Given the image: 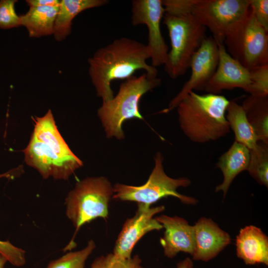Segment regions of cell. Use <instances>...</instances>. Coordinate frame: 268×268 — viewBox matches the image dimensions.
Here are the masks:
<instances>
[{"label": "cell", "mask_w": 268, "mask_h": 268, "mask_svg": "<svg viewBox=\"0 0 268 268\" xmlns=\"http://www.w3.org/2000/svg\"><path fill=\"white\" fill-rule=\"evenodd\" d=\"M258 183L268 186V144L258 142L257 147L250 150L247 170Z\"/></svg>", "instance_id": "603a6c76"}, {"label": "cell", "mask_w": 268, "mask_h": 268, "mask_svg": "<svg viewBox=\"0 0 268 268\" xmlns=\"http://www.w3.org/2000/svg\"><path fill=\"white\" fill-rule=\"evenodd\" d=\"M108 2L107 0H61L53 34L55 40L60 42L70 34L72 21L79 13L88 9L103 6Z\"/></svg>", "instance_id": "ac0fdd59"}, {"label": "cell", "mask_w": 268, "mask_h": 268, "mask_svg": "<svg viewBox=\"0 0 268 268\" xmlns=\"http://www.w3.org/2000/svg\"><path fill=\"white\" fill-rule=\"evenodd\" d=\"M198 0H162L165 13L175 16L192 13Z\"/></svg>", "instance_id": "83f0119b"}, {"label": "cell", "mask_w": 268, "mask_h": 268, "mask_svg": "<svg viewBox=\"0 0 268 268\" xmlns=\"http://www.w3.org/2000/svg\"><path fill=\"white\" fill-rule=\"evenodd\" d=\"M23 152L25 163L36 169L44 179L52 177L55 179L67 180L83 165L77 156L66 158L58 155L33 134Z\"/></svg>", "instance_id": "8fae6325"}, {"label": "cell", "mask_w": 268, "mask_h": 268, "mask_svg": "<svg viewBox=\"0 0 268 268\" xmlns=\"http://www.w3.org/2000/svg\"><path fill=\"white\" fill-rule=\"evenodd\" d=\"M149 59L146 45L127 37L116 39L98 49L88 60L89 75L97 95L103 102L111 100L114 97L112 81L126 80L138 70L157 77V68L146 63Z\"/></svg>", "instance_id": "6da1fadb"}, {"label": "cell", "mask_w": 268, "mask_h": 268, "mask_svg": "<svg viewBox=\"0 0 268 268\" xmlns=\"http://www.w3.org/2000/svg\"><path fill=\"white\" fill-rule=\"evenodd\" d=\"M59 6H29L20 15V26L25 27L31 38H40L53 34Z\"/></svg>", "instance_id": "ffe728a7"}, {"label": "cell", "mask_w": 268, "mask_h": 268, "mask_svg": "<svg viewBox=\"0 0 268 268\" xmlns=\"http://www.w3.org/2000/svg\"><path fill=\"white\" fill-rule=\"evenodd\" d=\"M164 158L160 152L154 157V166L146 182L141 186H134L117 183L113 186V199L121 201L136 202L148 205L169 196L175 197L182 203L195 204L197 200L192 197L179 193L180 187H187L191 181L186 177L173 178L168 176L163 168Z\"/></svg>", "instance_id": "8992f818"}, {"label": "cell", "mask_w": 268, "mask_h": 268, "mask_svg": "<svg viewBox=\"0 0 268 268\" xmlns=\"http://www.w3.org/2000/svg\"><path fill=\"white\" fill-rule=\"evenodd\" d=\"M250 70L252 83L249 93L253 95H268V64Z\"/></svg>", "instance_id": "d4e9b609"}, {"label": "cell", "mask_w": 268, "mask_h": 268, "mask_svg": "<svg viewBox=\"0 0 268 268\" xmlns=\"http://www.w3.org/2000/svg\"><path fill=\"white\" fill-rule=\"evenodd\" d=\"M251 11L257 22L268 31V0H249Z\"/></svg>", "instance_id": "f1b7e54d"}, {"label": "cell", "mask_w": 268, "mask_h": 268, "mask_svg": "<svg viewBox=\"0 0 268 268\" xmlns=\"http://www.w3.org/2000/svg\"><path fill=\"white\" fill-rule=\"evenodd\" d=\"M237 257L247 265H268V238L255 226L241 229L236 239Z\"/></svg>", "instance_id": "2e32d148"}, {"label": "cell", "mask_w": 268, "mask_h": 268, "mask_svg": "<svg viewBox=\"0 0 268 268\" xmlns=\"http://www.w3.org/2000/svg\"><path fill=\"white\" fill-rule=\"evenodd\" d=\"M107 268H145L141 266V260L135 255L126 259H114L112 253L109 254Z\"/></svg>", "instance_id": "f546056e"}, {"label": "cell", "mask_w": 268, "mask_h": 268, "mask_svg": "<svg viewBox=\"0 0 268 268\" xmlns=\"http://www.w3.org/2000/svg\"><path fill=\"white\" fill-rule=\"evenodd\" d=\"M217 43L218 64L204 90L207 93L219 94L223 90L236 88L249 93L252 83L250 69L243 66L227 52L224 43Z\"/></svg>", "instance_id": "4fadbf2b"}, {"label": "cell", "mask_w": 268, "mask_h": 268, "mask_svg": "<svg viewBox=\"0 0 268 268\" xmlns=\"http://www.w3.org/2000/svg\"><path fill=\"white\" fill-rule=\"evenodd\" d=\"M17 0H0V28L11 29L20 26V15L15 9Z\"/></svg>", "instance_id": "484cf974"}, {"label": "cell", "mask_w": 268, "mask_h": 268, "mask_svg": "<svg viewBox=\"0 0 268 268\" xmlns=\"http://www.w3.org/2000/svg\"><path fill=\"white\" fill-rule=\"evenodd\" d=\"M33 119L34 128L32 134L38 140L48 145L61 157L72 158L76 156L59 132L50 109L43 116Z\"/></svg>", "instance_id": "d6986e66"}, {"label": "cell", "mask_w": 268, "mask_h": 268, "mask_svg": "<svg viewBox=\"0 0 268 268\" xmlns=\"http://www.w3.org/2000/svg\"><path fill=\"white\" fill-rule=\"evenodd\" d=\"M164 209L163 205L151 207L147 204L137 203L134 215L126 220L117 237L112 253L113 259L131 258L135 244L144 235L163 229L154 216Z\"/></svg>", "instance_id": "30bf717a"}, {"label": "cell", "mask_w": 268, "mask_h": 268, "mask_svg": "<svg viewBox=\"0 0 268 268\" xmlns=\"http://www.w3.org/2000/svg\"><path fill=\"white\" fill-rule=\"evenodd\" d=\"M250 12L249 0H198L192 14L212 33L218 43Z\"/></svg>", "instance_id": "ba28073f"}, {"label": "cell", "mask_w": 268, "mask_h": 268, "mask_svg": "<svg viewBox=\"0 0 268 268\" xmlns=\"http://www.w3.org/2000/svg\"><path fill=\"white\" fill-rule=\"evenodd\" d=\"M59 0H26L25 1L29 6H59Z\"/></svg>", "instance_id": "4dcf8cb0"}, {"label": "cell", "mask_w": 268, "mask_h": 268, "mask_svg": "<svg viewBox=\"0 0 268 268\" xmlns=\"http://www.w3.org/2000/svg\"><path fill=\"white\" fill-rule=\"evenodd\" d=\"M132 24H145L148 29V44L151 66L164 65L169 47L162 36L160 23L165 11L162 0H133L132 1Z\"/></svg>", "instance_id": "9c48e42d"}, {"label": "cell", "mask_w": 268, "mask_h": 268, "mask_svg": "<svg viewBox=\"0 0 268 268\" xmlns=\"http://www.w3.org/2000/svg\"><path fill=\"white\" fill-rule=\"evenodd\" d=\"M229 101L220 94H199L192 91L177 106L178 121L192 141L203 143L226 136L230 131L226 119Z\"/></svg>", "instance_id": "7a4b0ae2"}, {"label": "cell", "mask_w": 268, "mask_h": 268, "mask_svg": "<svg viewBox=\"0 0 268 268\" xmlns=\"http://www.w3.org/2000/svg\"><path fill=\"white\" fill-rule=\"evenodd\" d=\"M161 80L144 73L139 76H132L122 82L115 96L103 102L97 115L108 138L123 139L124 122L132 119H143L139 112L140 99L147 92L160 85Z\"/></svg>", "instance_id": "3957f363"}, {"label": "cell", "mask_w": 268, "mask_h": 268, "mask_svg": "<svg viewBox=\"0 0 268 268\" xmlns=\"http://www.w3.org/2000/svg\"><path fill=\"white\" fill-rule=\"evenodd\" d=\"M177 268H194L193 263L191 259L186 258L177 264Z\"/></svg>", "instance_id": "d6a6232c"}, {"label": "cell", "mask_w": 268, "mask_h": 268, "mask_svg": "<svg viewBox=\"0 0 268 268\" xmlns=\"http://www.w3.org/2000/svg\"><path fill=\"white\" fill-rule=\"evenodd\" d=\"M195 245L193 260L208 262L231 243L229 234L212 219L201 217L194 225Z\"/></svg>", "instance_id": "9a60e30c"}, {"label": "cell", "mask_w": 268, "mask_h": 268, "mask_svg": "<svg viewBox=\"0 0 268 268\" xmlns=\"http://www.w3.org/2000/svg\"><path fill=\"white\" fill-rule=\"evenodd\" d=\"M163 19L171 44L164 70L176 79L190 68L193 57L206 37V28L192 13L175 16L164 13Z\"/></svg>", "instance_id": "5b68a950"}, {"label": "cell", "mask_w": 268, "mask_h": 268, "mask_svg": "<svg viewBox=\"0 0 268 268\" xmlns=\"http://www.w3.org/2000/svg\"><path fill=\"white\" fill-rule=\"evenodd\" d=\"M95 248L94 241L90 240L82 249L69 252L51 261L46 268H84L87 259Z\"/></svg>", "instance_id": "cb8c5ba5"}, {"label": "cell", "mask_w": 268, "mask_h": 268, "mask_svg": "<svg viewBox=\"0 0 268 268\" xmlns=\"http://www.w3.org/2000/svg\"><path fill=\"white\" fill-rule=\"evenodd\" d=\"M242 106L258 142L268 144V95H250Z\"/></svg>", "instance_id": "7402d4cb"}, {"label": "cell", "mask_w": 268, "mask_h": 268, "mask_svg": "<svg viewBox=\"0 0 268 268\" xmlns=\"http://www.w3.org/2000/svg\"><path fill=\"white\" fill-rule=\"evenodd\" d=\"M0 253L13 266L22 267L26 263L25 252L8 241H0Z\"/></svg>", "instance_id": "4316f807"}, {"label": "cell", "mask_w": 268, "mask_h": 268, "mask_svg": "<svg viewBox=\"0 0 268 268\" xmlns=\"http://www.w3.org/2000/svg\"><path fill=\"white\" fill-rule=\"evenodd\" d=\"M7 262L5 258L0 253V268H4Z\"/></svg>", "instance_id": "836d02e7"}, {"label": "cell", "mask_w": 268, "mask_h": 268, "mask_svg": "<svg viewBox=\"0 0 268 268\" xmlns=\"http://www.w3.org/2000/svg\"><path fill=\"white\" fill-rule=\"evenodd\" d=\"M250 160V150L244 145L234 141L229 148L218 158L216 167L220 169L223 179L217 185L215 192H222L225 198L236 177L242 171L247 170Z\"/></svg>", "instance_id": "e0dca14e"}, {"label": "cell", "mask_w": 268, "mask_h": 268, "mask_svg": "<svg viewBox=\"0 0 268 268\" xmlns=\"http://www.w3.org/2000/svg\"><path fill=\"white\" fill-rule=\"evenodd\" d=\"M218 48L212 36L207 37L191 60V74L181 90L170 101L168 107L162 111L167 113L176 108L180 101L192 91L204 90L216 69Z\"/></svg>", "instance_id": "7c38bea8"}, {"label": "cell", "mask_w": 268, "mask_h": 268, "mask_svg": "<svg viewBox=\"0 0 268 268\" xmlns=\"http://www.w3.org/2000/svg\"><path fill=\"white\" fill-rule=\"evenodd\" d=\"M109 254L96 258L89 268H107Z\"/></svg>", "instance_id": "1f68e13d"}, {"label": "cell", "mask_w": 268, "mask_h": 268, "mask_svg": "<svg viewBox=\"0 0 268 268\" xmlns=\"http://www.w3.org/2000/svg\"><path fill=\"white\" fill-rule=\"evenodd\" d=\"M226 119L234 134V141L247 147L255 148L258 141L242 105L230 101L226 111Z\"/></svg>", "instance_id": "44dd1931"}, {"label": "cell", "mask_w": 268, "mask_h": 268, "mask_svg": "<svg viewBox=\"0 0 268 268\" xmlns=\"http://www.w3.org/2000/svg\"><path fill=\"white\" fill-rule=\"evenodd\" d=\"M228 53L249 69L268 64V31L251 11L226 37Z\"/></svg>", "instance_id": "52a82bcc"}, {"label": "cell", "mask_w": 268, "mask_h": 268, "mask_svg": "<svg viewBox=\"0 0 268 268\" xmlns=\"http://www.w3.org/2000/svg\"><path fill=\"white\" fill-rule=\"evenodd\" d=\"M156 219L165 229L164 236L160 240L164 255L172 259L182 252L192 256L195 245L194 226L177 216L162 214Z\"/></svg>", "instance_id": "5bb4252c"}, {"label": "cell", "mask_w": 268, "mask_h": 268, "mask_svg": "<svg viewBox=\"0 0 268 268\" xmlns=\"http://www.w3.org/2000/svg\"><path fill=\"white\" fill-rule=\"evenodd\" d=\"M113 195V186L105 177H88L75 184L65 200L66 214L75 231L65 251L74 248V238L82 226L97 218H108Z\"/></svg>", "instance_id": "277c9868"}]
</instances>
